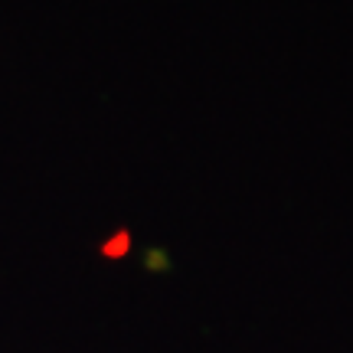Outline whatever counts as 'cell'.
<instances>
[{
    "label": "cell",
    "instance_id": "obj_1",
    "mask_svg": "<svg viewBox=\"0 0 353 353\" xmlns=\"http://www.w3.org/2000/svg\"><path fill=\"white\" fill-rule=\"evenodd\" d=\"M101 259H108V262H121L128 252H131V232L128 229H114L108 239L101 242Z\"/></svg>",
    "mask_w": 353,
    "mask_h": 353
},
{
    "label": "cell",
    "instance_id": "obj_2",
    "mask_svg": "<svg viewBox=\"0 0 353 353\" xmlns=\"http://www.w3.org/2000/svg\"><path fill=\"white\" fill-rule=\"evenodd\" d=\"M144 268H148V272H170V255H167L164 249H148Z\"/></svg>",
    "mask_w": 353,
    "mask_h": 353
}]
</instances>
